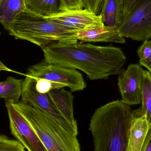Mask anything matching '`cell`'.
Listing matches in <instances>:
<instances>
[{
	"mask_svg": "<svg viewBox=\"0 0 151 151\" xmlns=\"http://www.w3.org/2000/svg\"><path fill=\"white\" fill-rule=\"evenodd\" d=\"M137 0H122L124 17L128 13Z\"/></svg>",
	"mask_w": 151,
	"mask_h": 151,
	"instance_id": "cell-23",
	"label": "cell"
},
{
	"mask_svg": "<svg viewBox=\"0 0 151 151\" xmlns=\"http://www.w3.org/2000/svg\"><path fill=\"white\" fill-rule=\"evenodd\" d=\"M141 99L142 106L133 111V116L137 118L145 114L151 126V76L146 70L144 72Z\"/></svg>",
	"mask_w": 151,
	"mask_h": 151,
	"instance_id": "cell-18",
	"label": "cell"
},
{
	"mask_svg": "<svg viewBox=\"0 0 151 151\" xmlns=\"http://www.w3.org/2000/svg\"><path fill=\"white\" fill-rule=\"evenodd\" d=\"M35 79V89L39 93L47 94L53 89L52 82L50 81L42 78Z\"/></svg>",
	"mask_w": 151,
	"mask_h": 151,
	"instance_id": "cell-21",
	"label": "cell"
},
{
	"mask_svg": "<svg viewBox=\"0 0 151 151\" xmlns=\"http://www.w3.org/2000/svg\"><path fill=\"white\" fill-rule=\"evenodd\" d=\"M142 151H151V127L145 140Z\"/></svg>",
	"mask_w": 151,
	"mask_h": 151,
	"instance_id": "cell-24",
	"label": "cell"
},
{
	"mask_svg": "<svg viewBox=\"0 0 151 151\" xmlns=\"http://www.w3.org/2000/svg\"><path fill=\"white\" fill-rule=\"evenodd\" d=\"M35 80L28 75L23 82L21 102L39 108L56 120L71 134L77 136L78 128L69 122L52 103L47 94H41L36 90Z\"/></svg>",
	"mask_w": 151,
	"mask_h": 151,
	"instance_id": "cell-7",
	"label": "cell"
},
{
	"mask_svg": "<svg viewBox=\"0 0 151 151\" xmlns=\"http://www.w3.org/2000/svg\"><path fill=\"white\" fill-rule=\"evenodd\" d=\"M27 75L51 82L53 89L68 87L71 92L81 91L86 84L82 74L76 69L47 62L45 59L28 68Z\"/></svg>",
	"mask_w": 151,
	"mask_h": 151,
	"instance_id": "cell-5",
	"label": "cell"
},
{
	"mask_svg": "<svg viewBox=\"0 0 151 151\" xmlns=\"http://www.w3.org/2000/svg\"><path fill=\"white\" fill-rule=\"evenodd\" d=\"M16 39L31 42L42 49L54 45L77 42L76 31L26 10L15 18L9 30Z\"/></svg>",
	"mask_w": 151,
	"mask_h": 151,
	"instance_id": "cell-3",
	"label": "cell"
},
{
	"mask_svg": "<svg viewBox=\"0 0 151 151\" xmlns=\"http://www.w3.org/2000/svg\"><path fill=\"white\" fill-rule=\"evenodd\" d=\"M117 29L122 37L144 41L151 37V0H137Z\"/></svg>",
	"mask_w": 151,
	"mask_h": 151,
	"instance_id": "cell-6",
	"label": "cell"
},
{
	"mask_svg": "<svg viewBox=\"0 0 151 151\" xmlns=\"http://www.w3.org/2000/svg\"><path fill=\"white\" fill-rule=\"evenodd\" d=\"M12 105L31 126L47 151L81 150L76 136L49 114L21 102Z\"/></svg>",
	"mask_w": 151,
	"mask_h": 151,
	"instance_id": "cell-4",
	"label": "cell"
},
{
	"mask_svg": "<svg viewBox=\"0 0 151 151\" xmlns=\"http://www.w3.org/2000/svg\"><path fill=\"white\" fill-rule=\"evenodd\" d=\"M61 11L83 8V0H60Z\"/></svg>",
	"mask_w": 151,
	"mask_h": 151,
	"instance_id": "cell-22",
	"label": "cell"
},
{
	"mask_svg": "<svg viewBox=\"0 0 151 151\" xmlns=\"http://www.w3.org/2000/svg\"><path fill=\"white\" fill-rule=\"evenodd\" d=\"M144 70L140 64H131L119 74L118 85L122 101L129 105L141 103L142 84Z\"/></svg>",
	"mask_w": 151,
	"mask_h": 151,
	"instance_id": "cell-9",
	"label": "cell"
},
{
	"mask_svg": "<svg viewBox=\"0 0 151 151\" xmlns=\"http://www.w3.org/2000/svg\"><path fill=\"white\" fill-rule=\"evenodd\" d=\"M100 15L105 25L118 27L124 19L122 0H104Z\"/></svg>",
	"mask_w": 151,
	"mask_h": 151,
	"instance_id": "cell-15",
	"label": "cell"
},
{
	"mask_svg": "<svg viewBox=\"0 0 151 151\" xmlns=\"http://www.w3.org/2000/svg\"><path fill=\"white\" fill-rule=\"evenodd\" d=\"M150 124L145 114L134 117L131 121L127 151H142Z\"/></svg>",
	"mask_w": 151,
	"mask_h": 151,
	"instance_id": "cell-13",
	"label": "cell"
},
{
	"mask_svg": "<svg viewBox=\"0 0 151 151\" xmlns=\"http://www.w3.org/2000/svg\"><path fill=\"white\" fill-rule=\"evenodd\" d=\"M26 10L47 17L61 11L60 0H25Z\"/></svg>",
	"mask_w": 151,
	"mask_h": 151,
	"instance_id": "cell-17",
	"label": "cell"
},
{
	"mask_svg": "<svg viewBox=\"0 0 151 151\" xmlns=\"http://www.w3.org/2000/svg\"><path fill=\"white\" fill-rule=\"evenodd\" d=\"M77 40L82 42H113L123 43L126 42L117 27L108 26H98L76 31Z\"/></svg>",
	"mask_w": 151,
	"mask_h": 151,
	"instance_id": "cell-11",
	"label": "cell"
},
{
	"mask_svg": "<svg viewBox=\"0 0 151 151\" xmlns=\"http://www.w3.org/2000/svg\"><path fill=\"white\" fill-rule=\"evenodd\" d=\"M26 10L25 0H0V23L9 31L17 16Z\"/></svg>",
	"mask_w": 151,
	"mask_h": 151,
	"instance_id": "cell-14",
	"label": "cell"
},
{
	"mask_svg": "<svg viewBox=\"0 0 151 151\" xmlns=\"http://www.w3.org/2000/svg\"><path fill=\"white\" fill-rule=\"evenodd\" d=\"M24 80L18 79L9 77L0 82V98H3L5 103L16 104L19 103L22 95Z\"/></svg>",
	"mask_w": 151,
	"mask_h": 151,
	"instance_id": "cell-16",
	"label": "cell"
},
{
	"mask_svg": "<svg viewBox=\"0 0 151 151\" xmlns=\"http://www.w3.org/2000/svg\"><path fill=\"white\" fill-rule=\"evenodd\" d=\"M46 18L73 31L105 25L100 14H96L84 8L63 11Z\"/></svg>",
	"mask_w": 151,
	"mask_h": 151,
	"instance_id": "cell-10",
	"label": "cell"
},
{
	"mask_svg": "<svg viewBox=\"0 0 151 151\" xmlns=\"http://www.w3.org/2000/svg\"><path fill=\"white\" fill-rule=\"evenodd\" d=\"M49 63L83 72L91 80H106L118 75L127 61L121 49L77 42L54 45L42 49Z\"/></svg>",
	"mask_w": 151,
	"mask_h": 151,
	"instance_id": "cell-1",
	"label": "cell"
},
{
	"mask_svg": "<svg viewBox=\"0 0 151 151\" xmlns=\"http://www.w3.org/2000/svg\"><path fill=\"white\" fill-rule=\"evenodd\" d=\"M50 101L70 123L77 126L73 114L74 97L71 92L63 88L55 89L47 93Z\"/></svg>",
	"mask_w": 151,
	"mask_h": 151,
	"instance_id": "cell-12",
	"label": "cell"
},
{
	"mask_svg": "<svg viewBox=\"0 0 151 151\" xmlns=\"http://www.w3.org/2000/svg\"><path fill=\"white\" fill-rule=\"evenodd\" d=\"M12 134L27 151H47L37 135L12 104L5 103Z\"/></svg>",
	"mask_w": 151,
	"mask_h": 151,
	"instance_id": "cell-8",
	"label": "cell"
},
{
	"mask_svg": "<svg viewBox=\"0 0 151 151\" xmlns=\"http://www.w3.org/2000/svg\"><path fill=\"white\" fill-rule=\"evenodd\" d=\"M133 111L122 100L97 109L91 118L89 129L95 151H127Z\"/></svg>",
	"mask_w": 151,
	"mask_h": 151,
	"instance_id": "cell-2",
	"label": "cell"
},
{
	"mask_svg": "<svg viewBox=\"0 0 151 151\" xmlns=\"http://www.w3.org/2000/svg\"><path fill=\"white\" fill-rule=\"evenodd\" d=\"M139 58V64L142 65L151 59V40H146L139 47L137 51Z\"/></svg>",
	"mask_w": 151,
	"mask_h": 151,
	"instance_id": "cell-20",
	"label": "cell"
},
{
	"mask_svg": "<svg viewBox=\"0 0 151 151\" xmlns=\"http://www.w3.org/2000/svg\"><path fill=\"white\" fill-rule=\"evenodd\" d=\"M25 148L17 140L0 135V151H25Z\"/></svg>",
	"mask_w": 151,
	"mask_h": 151,
	"instance_id": "cell-19",
	"label": "cell"
},
{
	"mask_svg": "<svg viewBox=\"0 0 151 151\" xmlns=\"http://www.w3.org/2000/svg\"><path fill=\"white\" fill-rule=\"evenodd\" d=\"M1 71H7V72H13L12 70H11L8 68L7 66L4 64L1 61H0V72Z\"/></svg>",
	"mask_w": 151,
	"mask_h": 151,
	"instance_id": "cell-26",
	"label": "cell"
},
{
	"mask_svg": "<svg viewBox=\"0 0 151 151\" xmlns=\"http://www.w3.org/2000/svg\"><path fill=\"white\" fill-rule=\"evenodd\" d=\"M141 66H144L148 70L147 71L149 72L151 76V59L150 60L146 63H144Z\"/></svg>",
	"mask_w": 151,
	"mask_h": 151,
	"instance_id": "cell-25",
	"label": "cell"
}]
</instances>
